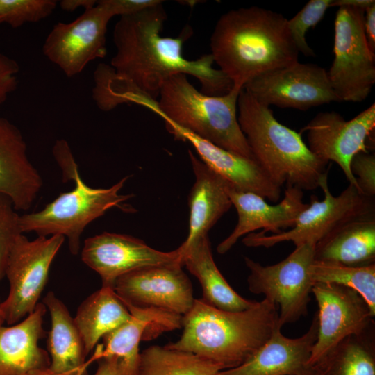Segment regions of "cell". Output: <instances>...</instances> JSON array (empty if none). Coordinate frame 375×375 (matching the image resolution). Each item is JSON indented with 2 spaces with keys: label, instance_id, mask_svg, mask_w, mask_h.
<instances>
[{
  "label": "cell",
  "instance_id": "2",
  "mask_svg": "<svg viewBox=\"0 0 375 375\" xmlns=\"http://www.w3.org/2000/svg\"><path fill=\"white\" fill-rule=\"evenodd\" d=\"M210 46L214 62L239 90L262 74L299 61L288 19L258 6L222 15Z\"/></svg>",
  "mask_w": 375,
  "mask_h": 375
},
{
  "label": "cell",
  "instance_id": "26",
  "mask_svg": "<svg viewBox=\"0 0 375 375\" xmlns=\"http://www.w3.org/2000/svg\"><path fill=\"white\" fill-rule=\"evenodd\" d=\"M315 260L349 266L375 261V217L348 222L318 242Z\"/></svg>",
  "mask_w": 375,
  "mask_h": 375
},
{
  "label": "cell",
  "instance_id": "22",
  "mask_svg": "<svg viewBox=\"0 0 375 375\" xmlns=\"http://www.w3.org/2000/svg\"><path fill=\"white\" fill-rule=\"evenodd\" d=\"M43 181L27 154L19 129L0 117V193L8 197L17 210H28L34 203Z\"/></svg>",
  "mask_w": 375,
  "mask_h": 375
},
{
  "label": "cell",
  "instance_id": "20",
  "mask_svg": "<svg viewBox=\"0 0 375 375\" xmlns=\"http://www.w3.org/2000/svg\"><path fill=\"white\" fill-rule=\"evenodd\" d=\"M124 305L131 313V319L103 336L97 358L115 356L122 375H137L140 342L179 328L181 316L158 308Z\"/></svg>",
  "mask_w": 375,
  "mask_h": 375
},
{
  "label": "cell",
  "instance_id": "29",
  "mask_svg": "<svg viewBox=\"0 0 375 375\" xmlns=\"http://www.w3.org/2000/svg\"><path fill=\"white\" fill-rule=\"evenodd\" d=\"M223 369L192 353L156 345L140 353L137 375H216Z\"/></svg>",
  "mask_w": 375,
  "mask_h": 375
},
{
  "label": "cell",
  "instance_id": "15",
  "mask_svg": "<svg viewBox=\"0 0 375 375\" xmlns=\"http://www.w3.org/2000/svg\"><path fill=\"white\" fill-rule=\"evenodd\" d=\"M183 266L178 262L134 270L119 277L113 290L124 304L183 316L194 301L192 284Z\"/></svg>",
  "mask_w": 375,
  "mask_h": 375
},
{
  "label": "cell",
  "instance_id": "7",
  "mask_svg": "<svg viewBox=\"0 0 375 375\" xmlns=\"http://www.w3.org/2000/svg\"><path fill=\"white\" fill-rule=\"evenodd\" d=\"M324 197L319 201L311 195L308 206L298 216L292 228L278 233L267 235L261 231L250 233L242 239L249 247L269 248L282 242L290 241L295 247L315 244L340 226L360 218L375 217L374 198L362 194L356 187L349 185L338 196L331 194L328 175L319 183Z\"/></svg>",
  "mask_w": 375,
  "mask_h": 375
},
{
  "label": "cell",
  "instance_id": "34",
  "mask_svg": "<svg viewBox=\"0 0 375 375\" xmlns=\"http://www.w3.org/2000/svg\"><path fill=\"white\" fill-rule=\"evenodd\" d=\"M351 171L356 177L359 192L365 197L375 195V155L369 152H359L351 159Z\"/></svg>",
  "mask_w": 375,
  "mask_h": 375
},
{
  "label": "cell",
  "instance_id": "31",
  "mask_svg": "<svg viewBox=\"0 0 375 375\" xmlns=\"http://www.w3.org/2000/svg\"><path fill=\"white\" fill-rule=\"evenodd\" d=\"M56 6L55 0H0V23L18 28L37 22L49 17Z\"/></svg>",
  "mask_w": 375,
  "mask_h": 375
},
{
  "label": "cell",
  "instance_id": "39",
  "mask_svg": "<svg viewBox=\"0 0 375 375\" xmlns=\"http://www.w3.org/2000/svg\"><path fill=\"white\" fill-rule=\"evenodd\" d=\"M97 1L94 0H63L60 3L62 10L66 11H74L80 7L84 10L89 9L94 6Z\"/></svg>",
  "mask_w": 375,
  "mask_h": 375
},
{
  "label": "cell",
  "instance_id": "1",
  "mask_svg": "<svg viewBox=\"0 0 375 375\" xmlns=\"http://www.w3.org/2000/svg\"><path fill=\"white\" fill-rule=\"evenodd\" d=\"M166 19L162 3L119 17L113 30L116 53L110 65L115 74L156 100L165 83L179 74L197 78L201 92L207 95L228 93L233 83L213 67L210 53L196 60L183 56V44L193 34L192 27L185 26L176 37H162Z\"/></svg>",
  "mask_w": 375,
  "mask_h": 375
},
{
  "label": "cell",
  "instance_id": "40",
  "mask_svg": "<svg viewBox=\"0 0 375 375\" xmlns=\"http://www.w3.org/2000/svg\"><path fill=\"white\" fill-rule=\"evenodd\" d=\"M375 3L374 0H332L331 7H354L366 9Z\"/></svg>",
  "mask_w": 375,
  "mask_h": 375
},
{
  "label": "cell",
  "instance_id": "8",
  "mask_svg": "<svg viewBox=\"0 0 375 375\" xmlns=\"http://www.w3.org/2000/svg\"><path fill=\"white\" fill-rule=\"evenodd\" d=\"M365 9L339 7L335 19L334 58L327 71L339 101L361 102L375 83V53L364 31Z\"/></svg>",
  "mask_w": 375,
  "mask_h": 375
},
{
  "label": "cell",
  "instance_id": "32",
  "mask_svg": "<svg viewBox=\"0 0 375 375\" xmlns=\"http://www.w3.org/2000/svg\"><path fill=\"white\" fill-rule=\"evenodd\" d=\"M332 0H310L293 17L288 19V27L292 39L299 51L306 56H315L308 45L306 34L314 28L324 17L331 7Z\"/></svg>",
  "mask_w": 375,
  "mask_h": 375
},
{
  "label": "cell",
  "instance_id": "27",
  "mask_svg": "<svg viewBox=\"0 0 375 375\" xmlns=\"http://www.w3.org/2000/svg\"><path fill=\"white\" fill-rule=\"evenodd\" d=\"M131 317L127 308L112 288L101 287L85 299L74 317L83 338L86 354L106 333Z\"/></svg>",
  "mask_w": 375,
  "mask_h": 375
},
{
  "label": "cell",
  "instance_id": "41",
  "mask_svg": "<svg viewBox=\"0 0 375 375\" xmlns=\"http://www.w3.org/2000/svg\"><path fill=\"white\" fill-rule=\"evenodd\" d=\"M4 322H6L5 313L0 303V327L2 326Z\"/></svg>",
  "mask_w": 375,
  "mask_h": 375
},
{
  "label": "cell",
  "instance_id": "17",
  "mask_svg": "<svg viewBox=\"0 0 375 375\" xmlns=\"http://www.w3.org/2000/svg\"><path fill=\"white\" fill-rule=\"evenodd\" d=\"M230 200L238 213V223L231 233L217 248L219 254L228 251L238 240L245 234L262 228L263 233H278L292 228L299 215L308 206L303 201V190L287 187L283 199L276 204L267 203L262 197L249 192L228 187Z\"/></svg>",
  "mask_w": 375,
  "mask_h": 375
},
{
  "label": "cell",
  "instance_id": "13",
  "mask_svg": "<svg viewBox=\"0 0 375 375\" xmlns=\"http://www.w3.org/2000/svg\"><path fill=\"white\" fill-rule=\"evenodd\" d=\"M111 13L102 1L69 23H57L42 46L44 55L67 77L79 74L89 62L106 56V32Z\"/></svg>",
  "mask_w": 375,
  "mask_h": 375
},
{
  "label": "cell",
  "instance_id": "38",
  "mask_svg": "<svg viewBox=\"0 0 375 375\" xmlns=\"http://www.w3.org/2000/svg\"><path fill=\"white\" fill-rule=\"evenodd\" d=\"M94 375H122L117 358L112 356L101 358Z\"/></svg>",
  "mask_w": 375,
  "mask_h": 375
},
{
  "label": "cell",
  "instance_id": "16",
  "mask_svg": "<svg viewBox=\"0 0 375 375\" xmlns=\"http://www.w3.org/2000/svg\"><path fill=\"white\" fill-rule=\"evenodd\" d=\"M81 259L99 274L102 287L112 289L119 277L134 270L178 262L183 265L178 248L169 252L160 251L133 236L108 232L87 238Z\"/></svg>",
  "mask_w": 375,
  "mask_h": 375
},
{
  "label": "cell",
  "instance_id": "35",
  "mask_svg": "<svg viewBox=\"0 0 375 375\" xmlns=\"http://www.w3.org/2000/svg\"><path fill=\"white\" fill-rule=\"evenodd\" d=\"M18 62L0 52V106L17 88Z\"/></svg>",
  "mask_w": 375,
  "mask_h": 375
},
{
  "label": "cell",
  "instance_id": "10",
  "mask_svg": "<svg viewBox=\"0 0 375 375\" xmlns=\"http://www.w3.org/2000/svg\"><path fill=\"white\" fill-rule=\"evenodd\" d=\"M65 240L60 235L38 236L33 240L23 233L17 236L5 272L10 291L1 303L8 324H16L34 311L47 284L51 265Z\"/></svg>",
  "mask_w": 375,
  "mask_h": 375
},
{
  "label": "cell",
  "instance_id": "9",
  "mask_svg": "<svg viewBox=\"0 0 375 375\" xmlns=\"http://www.w3.org/2000/svg\"><path fill=\"white\" fill-rule=\"evenodd\" d=\"M315 244H303L281 262L264 266L248 257L244 262L250 274L249 290L278 305V326L295 322L308 312L314 283L310 268Z\"/></svg>",
  "mask_w": 375,
  "mask_h": 375
},
{
  "label": "cell",
  "instance_id": "6",
  "mask_svg": "<svg viewBox=\"0 0 375 375\" xmlns=\"http://www.w3.org/2000/svg\"><path fill=\"white\" fill-rule=\"evenodd\" d=\"M53 155L60 167L65 181H74L72 190L61 193L53 201L38 212L24 214L19 217L22 233L34 232L38 236L62 235L68 240L72 254L80 250L81 237L85 227L113 207L125 212L135 211L124 203L133 194H122L119 191L130 177L126 176L108 188H94L84 183L67 142L56 141Z\"/></svg>",
  "mask_w": 375,
  "mask_h": 375
},
{
  "label": "cell",
  "instance_id": "37",
  "mask_svg": "<svg viewBox=\"0 0 375 375\" xmlns=\"http://www.w3.org/2000/svg\"><path fill=\"white\" fill-rule=\"evenodd\" d=\"M364 31L369 48L375 53V3L365 10Z\"/></svg>",
  "mask_w": 375,
  "mask_h": 375
},
{
  "label": "cell",
  "instance_id": "36",
  "mask_svg": "<svg viewBox=\"0 0 375 375\" xmlns=\"http://www.w3.org/2000/svg\"><path fill=\"white\" fill-rule=\"evenodd\" d=\"M112 17L129 15L162 3L160 0H101Z\"/></svg>",
  "mask_w": 375,
  "mask_h": 375
},
{
  "label": "cell",
  "instance_id": "4",
  "mask_svg": "<svg viewBox=\"0 0 375 375\" xmlns=\"http://www.w3.org/2000/svg\"><path fill=\"white\" fill-rule=\"evenodd\" d=\"M276 305L267 299L240 312L215 308L194 299L181 317L183 333L166 347L190 352L221 365L235 367L248 359L278 326Z\"/></svg>",
  "mask_w": 375,
  "mask_h": 375
},
{
  "label": "cell",
  "instance_id": "18",
  "mask_svg": "<svg viewBox=\"0 0 375 375\" xmlns=\"http://www.w3.org/2000/svg\"><path fill=\"white\" fill-rule=\"evenodd\" d=\"M164 121L167 130L176 140L189 142L199 159L235 189L257 194L273 203L280 199L281 188L267 176L254 160L222 149L168 120Z\"/></svg>",
  "mask_w": 375,
  "mask_h": 375
},
{
  "label": "cell",
  "instance_id": "30",
  "mask_svg": "<svg viewBox=\"0 0 375 375\" xmlns=\"http://www.w3.org/2000/svg\"><path fill=\"white\" fill-rule=\"evenodd\" d=\"M315 283H333L357 292L375 316V264L349 266L315 260L310 268Z\"/></svg>",
  "mask_w": 375,
  "mask_h": 375
},
{
  "label": "cell",
  "instance_id": "11",
  "mask_svg": "<svg viewBox=\"0 0 375 375\" xmlns=\"http://www.w3.org/2000/svg\"><path fill=\"white\" fill-rule=\"evenodd\" d=\"M318 306L317 340L308 365L314 367L348 337L367 331L374 317L355 290L333 283H315L312 288Z\"/></svg>",
  "mask_w": 375,
  "mask_h": 375
},
{
  "label": "cell",
  "instance_id": "14",
  "mask_svg": "<svg viewBox=\"0 0 375 375\" xmlns=\"http://www.w3.org/2000/svg\"><path fill=\"white\" fill-rule=\"evenodd\" d=\"M375 128V103L350 120L335 111L317 114L301 131H306L308 147L319 159L335 162L358 190L350 163L359 152H369L368 139ZM359 191V190H358Z\"/></svg>",
  "mask_w": 375,
  "mask_h": 375
},
{
  "label": "cell",
  "instance_id": "21",
  "mask_svg": "<svg viewBox=\"0 0 375 375\" xmlns=\"http://www.w3.org/2000/svg\"><path fill=\"white\" fill-rule=\"evenodd\" d=\"M47 308L38 303L34 311L12 326L0 327V375H55L49 353L39 345L46 332Z\"/></svg>",
  "mask_w": 375,
  "mask_h": 375
},
{
  "label": "cell",
  "instance_id": "3",
  "mask_svg": "<svg viewBox=\"0 0 375 375\" xmlns=\"http://www.w3.org/2000/svg\"><path fill=\"white\" fill-rule=\"evenodd\" d=\"M241 90L232 88L224 95H207L198 91L187 75L179 74L165 83L158 101L123 85L112 91L110 102L115 108L129 103L142 106L163 120L222 149L253 160L238 121L237 104Z\"/></svg>",
  "mask_w": 375,
  "mask_h": 375
},
{
  "label": "cell",
  "instance_id": "28",
  "mask_svg": "<svg viewBox=\"0 0 375 375\" xmlns=\"http://www.w3.org/2000/svg\"><path fill=\"white\" fill-rule=\"evenodd\" d=\"M372 327L343 340L313 367L315 375H375Z\"/></svg>",
  "mask_w": 375,
  "mask_h": 375
},
{
  "label": "cell",
  "instance_id": "24",
  "mask_svg": "<svg viewBox=\"0 0 375 375\" xmlns=\"http://www.w3.org/2000/svg\"><path fill=\"white\" fill-rule=\"evenodd\" d=\"M183 265L200 282L203 300L218 309L240 312L253 307L257 301L242 297L225 280L218 269L212 253L208 234L194 240L190 245L178 247Z\"/></svg>",
  "mask_w": 375,
  "mask_h": 375
},
{
  "label": "cell",
  "instance_id": "12",
  "mask_svg": "<svg viewBox=\"0 0 375 375\" xmlns=\"http://www.w3.org/2000/svg\"><path fill=\"white\" fill-rule=\"evenodd\" d=\"M243 89L269 107L306 110L339 101L327 70L316 64L299 61L262 74L248 82Z\"/></svg>",
  "mask_w": 375,
  "mask_h": 375
},
{
  "label": "cell",
  "instance_id": "23",
  "mask_svg": "<svg viewBox=\"0 0 375 375\" xmlns=\"http://www.w3.org/2000/svg\"><path fill=\"white\" fill-rule=\"evenodd\" d=\"M195 181L188 196L189 232L181 247L185 248L209 230L232 206L228 194L231 185L188 150Z\"/></svg>",
  "mask_w": 375,
  "mask_h": 375
},
{
  "label": "cell",
  "instance_id": "33",
  "mask_svg": "<svg viewBox=\"0 0 375 375\" xmlns=\"http://www.w3.org/2000/svg\"><path fill=\"white\" fill-rule=\"evenodd\" d=\"M12 200L0 193V281L5 276L6 265L12 245L22 234L19 226L20 215Z\"/></svg>",
  "mask_w": 375,
  "mask_h": 375
},
{
  "label": "cell",
  "instance_id": "19",
  "mask_svg": "<svg viewBox=\"0 0 375 375\" xmlns=\"http://www.w3.org/2000/svg\"><path fill=\"white\" fill-rule=\"evenodd\" d=\"M281 329L277 326L271 337L242 364L216 375H315L308 360L317 340V315L299 338L285 337Z\"/></svg>",
  "mask_w": 375,
  "mask_h": 375
},
{
  "label": "cell",
  "instance_id": "5",
  "mask_svg": "<svg viewBox=\"0 0 375 375\" xmlns=\"http://www.w3.org/2000/svg\"><path fill=\"white\" fill-rule=\"evenodd\" d=\"M237 109L238 121L253 158L274 184L302 190L319 188L328 174V163L309 149L301 133L280 123L269 106L244 89Z\"/></svg>",
  "mask_w": 375,
  "mask_h": 375
},
{
  "label": "cell",
  "instance_id": "25",
  "mask_svg": "<svg viewBox=\"0 0 375 375\" xmlns=\"http://www.w3.org/2000/svg\"><path fill=\"white\" fill-rule=\"evenodd\" d=\"M51 316L47 349L55 375H81L86 352L83 338L65 305L49 292L43 299Z\"/></svg>",
  "mask_w": 375,
  "mask_h": 375
}]
</instances>
